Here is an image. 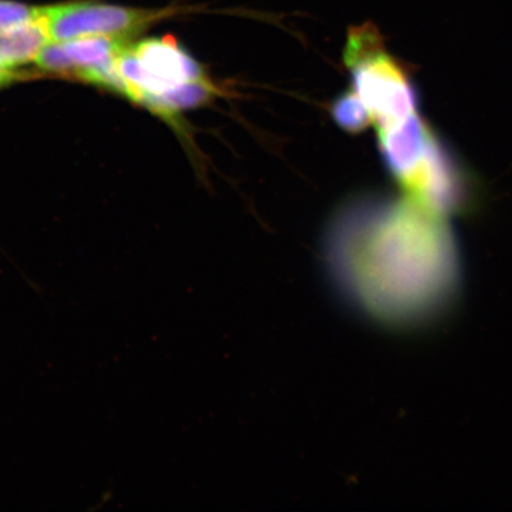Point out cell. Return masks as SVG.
<instances>
[{
  "mask_svg": "<svg viewBox=\"0 0 512 512\" xmlns=\"http://www.w3.org/2000/svg\"><path fill=\"white\" fill-rule=\"evenodd\" d=\"M324 260L350 304L389 324L434 317L460 280L446 217L407 195L362 194L343 202L325 232Z\"/></svg>",
  "mask_w": 512,
  "mask_h": 512,
  "instance_id": "6da1fadb",
  "label": "cell"
},
{
  "mask_svg": "<svg viewBox=\"0 0 512 512\" xmlns=\"http://www.w3.org/2000/svg\"><path fill=\"white\" fill-rule=\"evenodd\" d=\"M343 60L350 72L352 91L367 106L377 131L399 125L419 112L414 83L389 53L374 23L349 29Z\"/></svg>",
  "mask_w": 512,
  "mask_h": 512,
  "instance_id": "7a4b0ae2",
  "label": "cell"
},
{
  "mask_svg": "<svg viewBox=\"0 0 512 512\" xmlns=\"http://www.w3.org/2000/svg\"><path fill=\"white\" fill-rule=\"evenodd\" d=\"M174 14V9L145 10L96 2L41 6L43 23L53 42L88 36L127 38L142 34L153 23Z\"/></svg>",
  "mask_w": 512,
  "mask_h": 512,
  "instance_id": "3957f363",
  "label": "cell"
},
{
  "mask_svg": "<svg viewBox=\"0 0 512 512\" xmlns=\"http://www.w3.org/2000/svg\"><path fill=\"white\" fill-rule=\"evenodd\" d=\"M379 150L390 176L403 194L412 195L424 175L428 160L439 138L415 113L403 123L377 131Z\"/></svg>",
  "mask_w": 512,
  "mask_h": 512,
  "instance_id": "277c9868",
  "label": "cell"
},
{
  "mask_svg": "<svg viewBox=\"0 0 512 512\" xmlns=\"http://www.w3.org/2000/svg\"><path fill=\"white\" fill-rule=\"evenodd\" d=\"M127 38L88 36L44 47L36 56L38 67L46 72L75 76L95 68L110 66L130 46Z\"/></svg>",
  "mask_w": 512,
  "mask_h": 512,
  "instance_id": "5b68a950",
  "label": "cell"
},
{
  "mask_svg": "<svg viewBox=\"0 0 512 512\" xmlns=\"http://www.w3.org/2000/svg\"><path fill=\"white\" fill-rule=\"evenodd\" d=\"M133 50L149 76V88L140 93L159 94L184 83L209 79L201 64L174 37L151 38L133 44Z\"/></svg>",
  "mask_w": 512,
  "mask_h": 512,
  "instance_id": "8992f818",
  "label": "cell"
},
{
  "mask_svg": "<svg viewBox=\"0 0 512 512\" xmlns=\"http://www.w3.org/2000/svg\"><path fill=\"white\" fill-rule=\"evenodd\" d=\"M217 95L219 89L206 79L184 83L159 94L139 93L134 102L166 120L175 121L179 112L207 105Z\"/></svg>",
  "mask_w": 512,
  "mask_h": 512,
  "instance_id": "52a82bcc",
  "label": "cell"
},
{
  "mask_svg": "<svg viewBox=\"0 0 512 512\" xmlns=\"http://www.w3.org/2000/svg\"><path fill=\"white\" fill-rule=\"evenodd\" d=\"M51 41L41 18L0 31V66L15 69L36 59Z\"/></svg>",
  "mask_w": 512,
  "mask_h": 512,
  "instance_id": "ba28073f",
  "label": "cell"
},
{
  "mask_svg": "<svg viewBox=\"0 0 512 512\" xmlns=\"http://www.w3.org/2000/svg\"><path fill=\"white\" fill-rule=\"evenodd\" d=\"M331 117L343 131L351 134H360L373 124L367 106L352 89L332 101Z\"/></svg>",
  "mask_w": 512,
  "mask_h": 512,
  "instance_id": "9c48e42d",
  "label": "cell"
},
{
  "mask_svg": "<svg viewBox=\"0 0 512 512\" xmlns=\"http://www.w3.org/2000/svg\"><path fill=\"white\" fill-rule=\"evenodd\" d=\"M40 16L41 6L0 0V31L36 21Z\"/></svg>",
  "mask_w": 512,
  "mask_h": 512,
  "instance_id": "30bf717a",
  "label": "cell"
},
{
  "mask_svg": "<svg viewBox=\"0 0 512 512\" xmlns=\"http://www.w3.org/2000/svg\"><path fill=\"white\" fill-rule=\"evenodd\" d=\"M19 76L21 74L15 72L14 69L0 66V87L9 85V83L19 79Z\"/></svg>",
  "mask_w": 512,
  "mask_h": 512,
  "instance_id": "8fae6325",
  "label": "cell"
}]
</instances>
